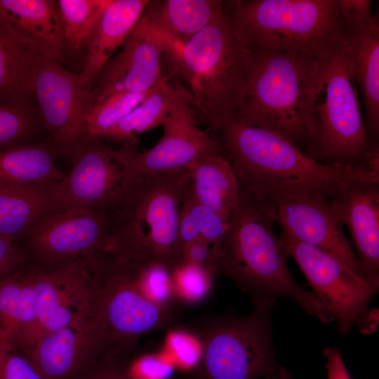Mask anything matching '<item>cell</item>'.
<instances>
[{"label":"cell","mask_w":379,"mask_h":379,"mask_svg":"<svg viewBox=\"0 0 379 379\" xmlns=\"http://www.w3.org/2000/svg\"><path fill=\"white\" fill-rule=\"evenodd\" d=\"M221 153L232 166L239 187L256 190L295 184L333 196L348 182L379 181V173L320 163L270 129L248 124L234 116L213 130Z\"/></svg>","instance_id":"cell-3"},{"label":"cell","mask_w":379,"mask_h":379,"mask_svg":"<svg viewBox=\"0 0 379 379\" xmlns=\"http://www.w3.org/2000/svg\"><path fill=\"white\" fill-rule=\"evenodd\" d=\"M304 98L305 154L329 166L379 172L378 145L369 142L343 41L314 62Z\"/></svg>","instance_id":"cell-2"},{"label":"cell","mask_w":379,"mask_h":379,"mask_svg":"<svg viewBox=\"0 0 379 379\" xmlns=\"http://www.w3.org/2000/svg\"><path fill=\"white\" fill-rule=\"evenodd\" d=\"M159 34L164 75L185 91L198 116L211 130L234 116L242 98L243 65L225 12L183 44Z\"/></svg>","instance_id":"cell-5"},{"label":"cell","mask_w":379,"mask_h":379,"mask_svg":"<svg viewBox=\"0 0 379 379\" xmlns=\"http://www.w3.org/2000/svg\"><path fill=\"white\" fill-rule=\"evenodd\" d=\"M286 255L296 262L338 331L347 334L356 326L364 334H371L378 326V310L369 308L379 287L360 277L335 258L310 245L299 241L281 230L279 237Z\"/></svg>","instance_id":"cell-10"},{"label":"cell","mask_w":379,"mask_h":379,"mask_svg":"<svg viewBox=\"0 0 379 379\" xmlns=\"http://www.w3.org/2000/svg\"><path fill=\"white\" fill-rule=\"evenodd\" d=\"M189 191L202 205L229 221L239 198L234 170L221 152L195 161L187 168Z\"/></svg>","instance_id":"cell-24"},{"label":"cell","mask_w":379,"mask_h":379,"mask_svg":"<svg viewBox=\"0 0 379 379\" xmlns=\"http://www.w3.org/2000/svg\"><path fill=\"white\" fill-rule=\"evenodd\" d=\"M265 379H293V378L290 372L280 365L275 373Z\"/></svg>","instance_id":"cell-44"},{"label":"cell","mask_w":379,"mask_h":379,"mask_svg":"<svg viewBox=\"0 0 379 379\" xmlns=\"http://www.w3.org/2000/svg\"><path fill=\"white\" fill-rule=\"evenodd\" d=\"M188 186L187 169L132 177L107 212V255L131 263L158 262L171 268L180 263V211Z\"/></svg>","instance_id":"cell-4"},{"label":"cell","mask_w":379,"mask_h":379,"mask_svg":"<svg viewBox=\"0 0 379 379\" xmlns=\"http://www.w3.org/2000/svg\"><path fill=\"white\" fill-rule=\"evenodd\" d=\"M109 0H58L67 53L85 51L91 33Z\"/></svg>","instance_id":"cell-30"},{"label":"cell","mask_w":379,"mask_h":379,"mask_svg":"<svg viewBox=\"0 0 379 379\" xmlns=\"http://www.w3.org/2000/svg\"><path fill=\"white\" fill-rule=\"evenodd\" d=\"M251 190L272 201L281 230L328 253L354 274L366 279L343 225L324 193L295 184L268 185Z\"/></svg>","instance_id":"cell-11"},{"label":"cell","mask_w":379,"mask_h":379,"mask_svg":"<svg viewBox=\"0 0 379 379\" xmlns=\"http://www.w3.org/2000/svg\"><path fill=\"white\" fill-rule=\"evenodd\" d=\"M197 112L191 102L174 108L162 124L164 134L149 149L140 152L137 138L117 149L132 177L186 170L206 155L220 152L217 140L197 125Z\"/></svg>","instance_id":"cell-15"},{"label":"cell","mask_w":379,"mask_h":379,"mask_svg":"<svg viewBox=\"0 0 379 379\" xmlns=\"http://www.w3.org/2000/svg\"><path fill=\"white\" fill-rule=\"evenodd\" d=\"M352 76L360 90L371 145L379 135V24L345 28L343 40Z\"/></svg>","instance_id":"cell-22"},{"label":"cell","mask_w":379,"mask_h":379,"mask_svg":"<svg viewBox=\"0 0 379 379\" xmlns=\"http://www.w3.org/2000/svg\"><path fill=\"white\" fill-rule=\"evenodd\" d=\"M65 176L57 168L52 152L44 145H20L0 149V182L52 186Z\"/></svg>","instance_id":"cell-28"},{"label":"cell","mask_w":379,"mask_h":379,"mask_svg":"<svg viewBox=\"0 0 379 379\" xmlns=\"http://www.w3.org/2000/svg\"><path fill=\"white\" fill-rule=\"evenodd\" d=\"M32 126L27 104L0 102V149L20 145Z\"/></svg>","instance_id":"cell-35"},{"label":"cell","mask_w":379,"mask_h":379,"mask_svg":"<svg viewBox=\"0 0 379 379\" xmlns=\"http://www.w3.org/2000/svg\"><path fill=\"white\" fill-rule=\"evenodd\" d=\"M166 345L185 367L195 368L199 364L202 347L197 335L184 330H175L168 333Z\"/></svg>","instance_id":"cell-37"},{"label":"cell","mask_w":379,"mask_h":379,"mask_svg":"<svg viewBox=\"0 0 379 379\" xmlns=\"http://www.w3.org/2000/svg\"><path fill=\"white\" fill-rule=\"evenodd\" d=\"M328 198L349 230L365 278L379 287V181L352 180Z\"/></svg>","instance_id":"cell-19"},{"label":"cell","mask_w":379,"mask_h":379,"mask_svg":"<svg viewBox=\"0 0 379 379\" xmlns=\"http://www.w3.org/2000/svg\"><path fill=\"white\" fill-rule=\"evenodd\" d=\"M53 186L0 182V236L13 241L52 213Z\"/></svg>","instance_id":"cell-26"},{"label":"cell","mask_w":379,"mask_h":379,"mask_svg":"<svg viewBox=\"0 0 379 379\" xmlns=\"http://www.w3.org/2000/svg\"><path fill=\"white\" fill-rule=\"evenodd\" d=\"M229 221L198 202L189 191V186L180 206L179 232L182 244L202 239L218 249L225 238Z\"/></svg>","instance_id":"cell-31"},{"label":"cell","mask_w":379,"mask_h":379,"mask_svg":"<svg viewBox=\"0 0 379 379\" xmlns=\"http://www.w3.org/2000/svg\"><path fill=\"white\" fill-rule=\"evenodd\" d=\"M126 262L138 286L147 298L158 305L173 307L177 298L171 267L158 262Z\"/></svg>","instance_id":"cell-33"},{"label":"cell","mask_w":379,"mask_h":379,"mask_svg":"<svg viewBox=\"0 0 379 379\" xmlns=\"http://www.w3.org/2000/svg\"><path fill=\"white\" fill-rule=\"evenodd\" d=\"M216 255V248L202 239L192 240L182 246V262L203 267L213 272L214 274Z\"/></svg>","instance_id":"cell-41"},{"label":"cell","mask_w":379,"mask_h":379,"mask_svg":"<svg viewBox=\"0 0 379 379\" xmlns=\"http://www.w3.org/2000/svg\"><path fill=\"white\" fill-rule=\"evenodd\" d=\"M225 10V1H150L143 17L160 34L183 44L222 15Z\"/></svg>","instance_id":"cell-23"},{"label":"cell","mask_w":379,"mask_h":379,"mask_svg":"<svg viewBox=\"0 0 379 379\" xmlns=\"http://www.w3.org/2000/svg\"><path fill=\"white\" fill-rule=\"evenodd\" d=\"M32 93L55 143L64 149H73L81 139L86 102L78 74L39 53L33 74Z\"/></svg>","instance_id":"cell-17"},{"label":"cell","mask_w":379,"mask_h":379,"mask_svg":"<svg viewBox=\"0 0 379 379\" xmlns=\"http://www.w3.org/2000/svg\"><path fill=\"white\" fill-rule=\"evenodd\" d=\"M73 167L53 186L52 213L69 209L108 212L122 196L132 176L117 150L98 138L74 148Z\"/></svg>","instance_id":"cell-13"},{"label":"cell","mask_w":379,"mask_h":379,"mask_svg":"<svg viewBox=\"0 0 379 379\" xmlns=\"http://www.w3.org/2000/svg\"><path fill=\"white\" fill-rule=\"evenodd\" d=\"M36 319V295L27 269L0 279V326L13 345L31 333Z\"/></svg>","instance_id":"cell-29"},{"label":"cell","mask_w":379,"mask_h":379,"mask_svg":"<svg viewBox=\"0 0 379 379\" xmlns=\"http://www.w3.org/2000/svg\"><path fill=\"white\" fill-rule=\"evenodd\" d=\"M18 351L46 379H79L107 353L92 324L44 333Z\"/></svg>","instance_id":"cell-18"},{"label":"cell","mask_w":379,"mask_h":379,"mask_svg":"<svg viewBox=\"0 0 379 379\" xmlns=\"http://www.w3.org/2000/svg\"><path fill=\"white\" fill-rule=\"evenodd\" d=\"M186 101L191 102L185 91L165 77L160 85L100 140L126 142L135 139L138 135L162 125L170 112Z\"/></svg>","instance_id":"cell-27"},{"label":"cell","mask_w":379,"mask_h":379,"mask_svg":"<svg viewBox=\"0 0 379 379\" xmlns=\"http://www.w3.org/2000/svg\"><path fill=\"white\" fill-rule=\"evenodd\" d=\"M95 277L92 323L107 353L127 354L139 337L168 327L175 319L173 307L145 295L128 262L107 256Z\"/></svg>","instance_id":"cell-9"},{"label":"cell","mask_w":379,"mask_h":379,"mask_svg":"<svg viewBox=\"0 0 379 379\" xmlns=\"http://www.w3.org/2000/svg\"><path fill=\"white\" fill-rule=\"evenodd\" d=\"M345 28L368 26L378 21L371 13L370 0H336Z\"/></svg>","instance_id":"cell-39"},{"label":"cell","mask_w":379,"mask_h":379,"mask_svg":"<svg viewBox=\"0 0 379 379\" xmlns=\"http://www.w3.org/2000/svg\"><path fill=\"white\" fill-rule=\"evenodd\" d=\"M27 269L35 291L36 319L18 350L44 333L91 322L95 286L93 265L78 262Z\"/></svg>","instance_id":"cell-14"},{"label":"cell","mask_w":379,"mask_h":379,"mask_svg":"<svg viewBox=\"0 0 379 379\" xmlns=\"http://www.w3.org/2000/svg\"><path fill=\"white\" fill-rule=\"evenodd\" d=\"M39 53L0 20V102L27 104Z\"/></svg>","instance_id":"cell-25"},{"label":"cell","mask_w":379,"mask_h":379,"mask_svg":"<svg viewBox=\"0 0 379 379\" xmlns=\"http://www.w3.org/2000/svg\"><path fill=\"white\" fill-rule=\"evenodd\" d=\"M28 249L39 267L101 263L107 255V212L69 209L51 213L29 230Z\"/></svg>","instance_id":"cell-12"},{"label":"cell","mask_w":379,"mask_h":379,"mask_svg":"<svg viewBox=\"0 0 379 379\" xmlns=\"http://www.w3.org/2000/svg\"><path fill=\"white\" fill-rule=\"evenodd\" d=\"M0 379H46L34 364L11 345L1 326Z\"/></svg>","instance_id":"cell-36"},{"label":"cell","mask_w":379,"mask_h":379,"mask_svg":"<svg viewBox=\"0 0 379 379\" xmlns=\"http://www.w3.org/2000/svg\"><path fill=\"white\" fill-rule=\"evenodd\" d=\"M25 257L13 241L0 236V274L9 275L24 269Z\"/></svg>","instance_id":"cell-42"},{"label":"cell","mask_w":379,"mask_h":379,"mask_svg":"<svg viewBox=\"0 0 379 379\" xmlns=\"http://www.w3.org/2000/svg\"><path fill=\"white\" fill-rule=\"evenodd\" d=\"M126 354L107 353L79 379H130Z\"/></svg>","instance_id":"cell-38"},{"label":"cell","mask_w":379,"mask_h":379,"mask_svg":"<svg viewBox=\"0 0 379 379\" xmlns=\"http://www.w3.org/2000/svg\"><path fill=\"white\" fill-rule=\"evenodd\" d=\"M327 379H352L339 352L333 347H326Z\"/></svg>","instance_id":"cell-43"},{"label":"cell","mask_w":379,"mask_h":379,"mask_svg":"<svg viewBox=\"0 0 379 379\" xmlns=\"http://www.w3.org/2000/svg\"><path fill=\"white\" fill-rule=\"evenodd\" d=\"M277 214L267 196L239 188L238 204L214 263L215 276L234 281L253 305L291 299L322 323L332 321L322 305L293 279L279 238L274 231Z\"/></svg>","instance_id":"cell-1"},{"label":"cell","mask_w":379,"mask_h":379,"mask_svg":"<svg viewBox=\"0 0 379 379\" xmlns=\"http://www.w3.org/2000/svg\"><path fill=\"white\" fill-rule=\"evenodd\" d=\"M238 43L320 59L342 42L345 27L336 0L225 1Z\"/></svg>","instance_id":"cell-6"},{"label":"cell","mask_w":379,"mask_h":379,"mask_svg":"<svg viewBox=\"0 0 379 379\" xmlns=\"http://www.w3.org/2000/svg\"><path fill=\"white\" fill-rule=\"evenodd\" d=\"M163 46L157 30L143 17L123 49L102 67L86 98L87 107L116 94L143 93L165 79Z\"/></svg>","instance_id":"cell-16"},{"label":"cell","mask_w":379,"mask_h":379,"mask_svg":"<svg viewBox=\"0 0 379 379\" xmlns=\"http://www.w3.org/2000/svg\"><path fill=\"white\" fill-rule=\"evenodd\" d=\"M149 0H109L88 38L79 85L86 98L93 82L116 49L131 35Z\"/></svg>","instance_id":"cell-20"},{"label":"cell","mask_w":379,"mask_h":379,"mask_svg":"<svg viewBox=\"0 0 379 379\" xmlns=\"http://www.w3.org/2000/svg\"><path fill=\"white\" fill-rule=\"evenodd\" d=\"M0 20L42 55L66 62L58 1L0 0Z\"/></svg>","instance_id":"cell-21"},{"label":"cell","mask_w":379,"mask_h":379,"mask_svg":"<svg viewBox=\"0 0 379 379\" xmlns=\"http://www.w3.org/2000/svg\"><path fill=\"white\" fill-rule=\"evenodd\" d=\"M240 48L243 92L234 117L274 131L302 150L305 93L318 59L254 46Z\"/></svg>","instance_id":"cell-7"},{"label":"cell","mask_w":379,"mask_h":379,"mask_svg":"<svg viewBox=\"0 0 379 379\" xmlns=\"http://www.w3.org/2000/svg\"><path fill=\"white\" fill-rule=\"evenodd\" d=\"M128 373L130 379H168L173 366L161 357L149 354L130 364Z\"/></svg>","instance_id":"cell-40"},{"label":"cell","mask_w":379,"mask_h":379,"mask_svg":"<svg viewBox=\"0 0 379 379\" xmlns=\"http://www.w3.org/2000/svg\"><path fill=\"white\" fill-rule=\"evenodd\" d=\"M177 300L197 303L210 293L214 277L213 272L203 267L181 262L172 268Z\"/></svg>","instance_id":"cell-34"},{"label":"cell","mask_w":379,"mask_h":379,"mask_svg":"<svg viewBox=\"0 0 379 379\" xmlns=\"http://www.w3.org/2000/svg\"><path fill=\"white\" fill-rule=\"evenodd\" d=\"M155 88L143 93L116 94L87 107L83 117L79 142L94 138L100 139Z\"/></svg>","instance_id":"cell-32"},{"label":"cell","mask_w":379,"mask_h":379,"mask_svg":"<svg viewBox=\"0 0 379 379\" xmlns=\"http://www.w3.org/2000/svg\"><path fill=\"white\" fill-rule=\"evenodd\" d=\"M275 302L253 305L247 317L208 319L197 334L202 354L196 379L267 378L277 362L272 339V312Z\"/></svg>","instance_id":"cell-8"}]
</instances>
